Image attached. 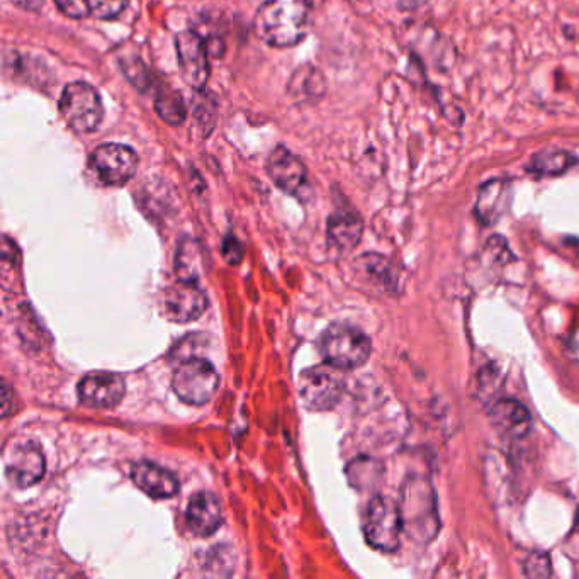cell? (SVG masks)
<instances>
[{
  "instance_id": "6da1fadb",
  "label": "cell",
  "mask_w": 579,
  "mask_h": 579,
  "mask_svg": "<svg viewBox=\"0 0 579 579\" xmlns=\"http://www.w3.org/2000/svg\"><path fill=\"white\" fill-rule=\"evenodd\" d=\"M253 26L260 40L267 45L289 48L306 38L310 16L299 0H265L257 11Z\"/></svg>"
},
{
  "instance_id": "7a4b0ae2",
  "label": "cell",
  "mask_w": 579,
  "mask_h": 579,
  "mask_svg": "<svg viewBox=\"0 0 579 579\" xmlns=\"http://www.w3.org/2000/svg\"><path fill=\"white\" fill-rule=\"evenodd\" d=\"M400 506L403 527L413 540L427 544L435 539L439 534L440 520L432 484L425 479H415L406 484Z\"/></svg>"
},
{
  "instance_id": "3957f363",
  "label": "cell",
  "mask_w": 579,
  "mask_h": 579,
  "mask_svg": "<svg viewBox=\"0 0 579 579\" xmlns=\"http://www.w3.org/2000/svg\"><path fill=\"white\" fill-rule=\"evenodd\" d=\"M320 354L328 364L338 369H357L371 357V340L366 333L352 325L335 323L321 335Z\"/></svg>"
},
{
  "instance_id": "277c9868",
  "label": "cell",
  "mask_w": 579,
  "mask_h": 579,
  "mask_svg": "<svg viewBox=\"0 0 579 579\" xmlns=\"http://www.w3.org/2000/svg\"><path fill=\"white\" fill-rule=\"evenodd\" d=\"M403 530L401 506L386 496L372 498L364 515L367 544L377 551L394 552L400 547Z\"/></svg>"
},
{
  "instance_id": "5b68a950",
  "label": "cell",
  "mask_w": 579,
  "mask_h": 579,
  "mask_svg": "<svg viewBox=\"0 0 579 579\" xmlns=\"http://www.w3.org/2000/svg\"><path fill=\"white\" fill-rule=\"evenodd\" d=\"M60 113L75 133L87 135L101 126L104 106L99 92L92 85L74 82L63 89Z\"/></svg>"
},
{
  "instance_id": "8992f818",
  "label": "cell",
  "mask_w": 579,
  "mask_h": 579,
  "mask_svg": "<svg viewBox=\"0 0 579 579\" xmlns=\"http://www.w3.org/2000/svg\"><path fill=\"white\" fill-rule=\"evenodd\" d=\"M345 379L338 367L332 364L310 367L298 379L299 398L308 410H332L342 398Z\"/></svg>"
},
{
  "instance_id": "52a82bcc",
  "label": "cell",
  "mask_w": 579,
  "mask_h": 579,
  "mask_svg": "<svg viewBox=\"0 0 579 579\" xmlns=\"http://www.w3.org/2000/svg\"><path fill=\"white\" fill-rule=\"evenodd\" d=\"M220 384L213 364L204 359H187L180 362L172 377V388L180 400L189 405H206Z\"/></svg>"
},
{
  "instance_id": "ba28073f",
  "label": "cell",
  "mask_w": 579,
  "mask_h": 579,
  "mask_svg": "<svg viewBox=\"0 0 579 579\" xmlns=\"http://www.w3.org/2000/svg\"><path fill=\"white\" fill-rule=\"evenodd\" d=\"M89 165L104 186H124L135 175L138 157L126 145L104 143L92 152Z\"/></svg>"
},
{
  "instance_id": "9c48e42d",
  "label": "cell",
  "mask_w": 579,
  "mask_h": 579,
  "mask_svg": "<svg viewBox=\"0 0 579 579\" xmlns=\"http://www.w3.org/2000/svg\"><path fill=\"white\" fill-rule=\"evenodd\" d=\"M4 467L12 486L28 488L45 476L46 459L43 450L34 442H19L9 445L4 456Z\"/></svg>"
},
{
  "instance_id": "30bf717a",
  "label": "cell",
  "mask_w": 579,
  "mask_h": 579,
  "mask_svg": "<svg viewBox=\"0 0 579 579\" xmlns=\"http://www.w3.org/2000/svg\"><path fill=\"white\" fill-rule=\"evenodd\" d=\"M175 50L182 77L194 89L203 90L209 79L208 45L196 31L186 29L177 34Z\"/></svg>"
},
{
  "instance_id": "8fae6325",
  "label": "cell",
  "mask_w": 579,
  "mask_h": 579,
  "mask_svg": "<svg viewBox=\"0 0 579 579\" xmlns=\"http://www.w3.org/2000/svg\"><path fill=\"white\" fill-rule=\"evenodd\" d=\"M208 308V298L196 281L179 279L164 294L165 315L177 323L194 321Z\"/></svg>"
},
{
  "instance_id": "7c38bea8",
  "label": "cell",
  "mask_w": 579,
  "mask_h": 579,
  "mask_svg": "<svg viewBox=\"0 0 579 579\" xmlns=\"http://www.w3.org/2000/svg\"><path fill=\"white\" fill-rule=\"evenodd\" d=\"M267 172L270 179L281 191L291 194V196L303 197L308 191V170L303 162L299 160L293 152L287 148L277 147L270 153L267 160Z\"/></svg>"
},
{
  "instance_id": "4fadbf2b",
  "label": "cell",
  "mask_w": 579,
  "mask_h": 579,
  "mask_svg": "<svg viewBox=\"0 0 579 579\" xmlns=\"http://www.w3.org/2000/svg\"><path fill=\"white\" fill-rule=\"evenodd\" d=\"M126 384L114 372H92L79 383L77 393L84 405L94 408H113L123 400Z\"/></svg>"
},
{
  "instance_id": "5bb4252c",
  "label": "cell",
  "mask_w": 579,
  "mask_h": 579,
  "mask_svg": "<svg viewBox=\"0 0 579 579\" xmlns=\"http://www.w3.org/2000/svg\"><path fill=\"white\" fill-rule=\"evenodd\" d=\"M512 204V182L508 179H491L479 189L476 216L486 226H493L505 216Z\"/></svg>"
},
{
  "instance_id": "9a60e30c",
  "label": "cell",
  "mask_w": 579,
  "mask_h": 579,
  "mask_svg": "<svg viewBox=\"0 0 579 579\" xmlns=\"http://www.w3.org/2000/svg\"><path fill=\"white\" fill-rule=\"evenodd\" d=\"M490 420L508 439H525L532 430V415L517 400H500L490 408Z\"/></svg>"
},
{
  "instance_id": "2e32d148",
  "label": "cell",
  "mask_w": 579,
  "mask_h": 579,
  "mask_svg": "<svg viewBox=\"0 0 579 579\" xmlns=\"http://www.w3.org/2000/svg\"><path fill=\"white\" fill-rule=\"evenodd\" d=\"M187 525L199 537H209L220 529L223 522V510L216 495L203 491L192 496L187 505Z\"/></svg>"
},
{
  "instance_id": "e0dca14e",
  "label": "cell",
  "mask_w": 579,
  "mask_h": 579,
  "mask_svg": "<svg viewBox=\"0 0 579 579\" xmlns=\"http://www.w3.org/2000/svg\"><path fill=\"white\" fill-rule=\"evenodd\" d=\"M131 479L153 498H170L179 491V481L174 474L153 462H138L131 467Z\"/></svg>"
},
{
  "instance_id": "ac0fdd59",
  "label": "cell",
  "mask_w": 579,
  "mask_h": 579,
  "mask_svg": "<svg viewBox=\"0 0 579 579\" xmlns=\"http://www.w3.org/2000/svg\"><path fill=\"white\" fill-rule=\"evenodd\" d=\"M362 230L364 226H362L359 214L352 213V211H338L328 220V240L333 247L342 252H349L357 247L362 237Z\"/></svg>"
},
{
  "instance_id": "d6986e66",
  "label": "cell",
  "mask_w": 579,
  "mask_h": 579,
  "mask_svg": "<svg viewBox=\"0 0 579 579\" xmlns=\"http://www.w3.org/2000/svg\"><path fill=\"white\" fill-rule=\"evenodd\" d=\"M579 158L568 150H546L535 153L525 170L537 177H557L578 165Z\"/></svg>"
},
{
  "instance_id": "ffe728a7",
  "label": "cell",
  "mask_w": 579,
  "mask_h": 579,
  "mask_svg": "<svg viewBox=\"0 0 579 579\" xmlns=\"http://www.w3.org/2000/svg\"><path fill=\"white\" fill-rule=\"evenodd\" d=\"M289 94L296 101H315L325 94V79L315 67H301L289 82Z\"/></svg>"
},
{
  "instance_id": "44dd1931",
  "label": "cell",
  "mask_w": 579,
  "mask_h": 579,
  "mask_svg": "<svg viewBox=\"0 0 579 579\" xmlns=\"http://www.w3.org/2000/svg\"><path fill=\"white\" fill-rule=\"evenodd\" d=\"M155 109H157L158 116L164 119L165 123L177 126L186 121L187 109L186 104L182 101L179 94H175L172 90H164L160 92L155 101Z\"/></svg>"
},
{
  "instance_id": "7402d4cb",
  "label": "cell",
  "mask_w": 579,
  "mask_h": 579,
  "mask_svg": "<svg viewBox=\"0 0 579 579\" xmlns=\"http://www.w3.org/2000/svg\"><path fill=\"white\" fill-rule=\"evenodd\" d=\"M194 116L203 130V135L208 136L213 131L214 123H216V102H214L213 97H199V101L194 106Z\"/></svg>"
},
{
  "instance_id": "603a6c76",
  "label": "cell",
  "mask_w": 579,
  "mask_h": 579,
  "mask_svg": "<svg viewBox=\"0 0 579 579\" xmlns=\"http://www.w3.org/2000/svg\"><path fill=\"white\" fill-rule=\"evenodd\" d=\"M89 12L97 19H114L128 6V0H87Z\"/></svg>"
},
{
  "instance_id": "cb8c5ba5",
  "label": "cell",
  "mask_w": 579,
  "mask_h": 579,
  "mask_svg": "<svg viewBox=\"0 0 579 579\" xmlns=\"http://www.w3.org/2000/svg\"><path fill=\"white\" fill-rule=\"evenodd\" d=\"M525 576L529 578H549L552 574L551 559L546 552H534L525 561Z\"/></svg>"
},
{
  "instance_id": "d4e9b609",
  "label": "cell",
  "mask_w": 579,
  "mask_h": 579,
  "mask_svg": "<svg viewBox=\"0 0 579 579\" xmlns=\"http://www.w3.org/2000/svg\"><path fill=\"white\" fill-rule=\"evenodd\" d=\"M55 2H57L58 7H60L67 16L85 17L89 14L87 0H55Z\"/></svg>"
},
{
  "instance_id": "484cf974",
  "label": "cell",
  "mask_w": 579,
  "mask_h": 579,
  "mask_svg": "<svg viewBox=\"0 0 579 579\" xmlns=\"http://www.w3.org/2000/svg\"><path fill=\"white\" fill-rule=\"evenodd\" d=\"M223 255H225L228 264L237 265L243 259L242 243L238 242L235 237H228L225 240V247H223Z\"/></svg>"
},
{
  "instance_id": "4316f807",
  "label": "cell",
  "mask_w": 579,
  "mask_h": 579,
  "mask_svg": "<svg viewBox=\"0 0 579 579\" xmlns=\"http://www.w3.org/2000/svg\"><path fill=\"white\" fill-rule=\"evenodd\" d=\"M12 2L26 11H38L43 7L45 0H12Z\"/></svg>"
},
{
  "instance_id": "83f0119b",
  "label": "cell",
  "mask_w": 579,
  "mask_h": 579,
  "mask_svg": "<svg viewBox=\"0 0 579 579\" xmlns=\"http://www.w3.org/2000/svg\"><path fill=\"white\" fill-rule=\"evenodd\" d=\"M576 530H579V510L578 515H576Z\"/></svg>"
},
{
  "instance_id": "f1b7e54d",
  "label": "cell",
  "mask_w": 579,
  "mask_h": 579,
  "mask_svg": "<svg viewBox=\"0 0 579 579\" xmlns=\"http://www.w3.org/2000/svg\"><path fill=\"white\" fill-rule=\"evenodd\" d=\"M579 243V242H578Z\"/></svg>"
}]
</instances>
